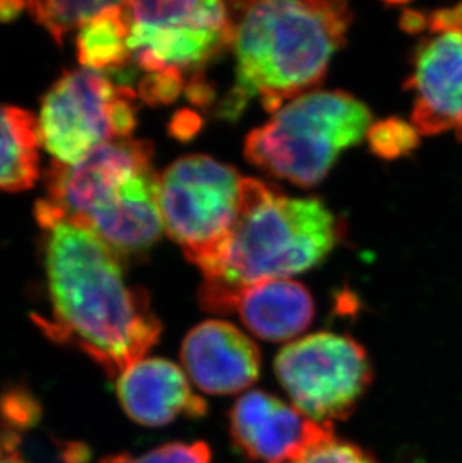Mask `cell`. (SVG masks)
<instances>
[{"mask_svg":"<svg viewBox=\"0 0 462 463\" xmlns=\"http://www.w3.org/2000/svg\"><path fill=\"white\" fill-rule=\"evenodd\" d=\"M370 128V109L349 93H306L249 132L245 156L279 179L313 186L326 177L341 152L362 140Z\"/></svg>","mask_w":462,"mask_h":463,"instance_id":"cell-5","label":"cell"},{"mask_svg":"<svg viewBox=\"0 0 462 463\" xmlns=\"http://www.w3.org/2000/svg\"><path fill=\"white\" fill-rule=\"evenodd\" d=\"M113 2H31L27 9L32 17L44 27L57 44L71 31L88 24L96 15L104 13Z\"/></svg>","mask_w":462,"mask_h":463,"instance_id":"cell-17","label":"cell"},{"mask_svg":"<svg viewBox=\"0 0 462 463\" xmlns=\"http://www.w3.org/2000/svg\"><path fill=\"white\" fill-rule=\"evenodd\" d=\"M50 318L45 336L88 355L111 380L141 362L161 335L148 294L128 287L120 255L92 230L56 221L44 228Z\"/></svg>","mask_w":462,"mask_h":463,"instance_id":"cell-1","label":"cell"},{"mask_svg":"<svg viewBox=\"0 0 462 463\" xmlns=\"http://www.w3.org/2000/svg\"><path fill=\"white\" fill-rule=\"evenodd\" d=\"M40 417V403L26 389L14 387L0 394V437H18Z\"/></svg>","mask_w":462,"mask_h":463,"instance_id":"cell-18","label":"cell"},{"mask_svg":"<svg viewBox=\"0 0 462 463\" xmlns=\"http://www.w3.org/2000/svg\"><path fill=\"white\" fill-rule=\"evenodd\" d=\"M303 463H379L374 456L354 446L351 442L332 441L326 442L313 451Z\"/></svg>","mask_w":462,"mask_h":463,"instance_id":"cell-21","label":"cell"},{"mask_svg":"<svg viewBox=\"0 0 462 463\" xmlns=\"http://www.w3.org/2000/svg\"><path fill=\"white\" fill-rule=\"evenodd\" d=\"M47 193L36 204L41 228L56 221L83 225L119 255L148 250L164 228L148 141L118 138L75 165L53 162Z\"/></svg>","mask_w":462,"mask_h":463,"instance_id":"cell-3","label":"cell"},{"mask_svg":"<svg viewBox=\"0 0 462 463\" xmlns=\"http://www.w3.org/2000/svg\"><path fill=\"white\" fill-rule=\"evenodd\" d=\"M428 24L432 33L462 32V4L454 8L438 9L432 13Z\"/></svg>","mask_w":462,"mask_h":463,"instance_id":"cell-22","label":"cell"},{"mask_svg":"<svg viewBox=\"0 0 462 463\" xmlns=\"http://www.w3.org/2000/svg\"><path fill=\"white\" fill-rule=\"evenodd\" d=\"M128 49L149 74L201 72L233 40V14L212 0L130 2Z\"/></svg>","mask_w":462,"mask_h":463,"instance_id":"cell-8","label":"cell"},{"mask_svg":"<svg viewBox=\"0 0 462 463\" xmlns=\"http://www.w3.org/2000/svg\"><path fill=\"white\" fill-rule=\"evenodd\" d=\"M38 122L17 107L0 105V193H22L40 179Z\"/></svg>","mask_w":462,"mask_h":463,"instance_id":"cell-15","label":"cell"},{"mask_svg":"<svg viewBox=\"0 0 462 463\" xmlns=\"http://www.w3.org/2000/svg\"><path fill=\"white\" fill-rule=\"evenodd\" d=\"M116 390L128 417L150 428L166 426L180 415L198 419L207 411L184 371L166 359L136 363L119 376Z\"/></svg>","mask_w":462,"mask_h":463,"instance_id":"cell-13","label":"cell"},{"mask_svg":"<svg viewBox=\"0 0 462 463\" xmlns=\"http://www.w3.org/2000/svg\"><path fill=\"white\" fill-rule=\"evenodd\" d=\"M236 312L249 332L265 341H288L310 327L314 302L310 291L294 280L274 279L236 289L226 314Z\"/></svg>","mask_w":462,"mask_h":463,"instance_id":"cell-14","label":"cell"},{"mask_svg":"<svg viewBox=\"0 0 462 463\" xmlns=\"http://www.w3.org/2000/svg\"><path fill=\"white\" fill-rule=\"evenodd\" d=\"M406 88L415 95L411 125L418 134L454 131L462 140V32H441L423 41Z\"/></svg>","mask_w":462,"mask_h":463,"instance_id":"cell-11","label":"cell"},{"mask_svg":"<svg viewBox=\"0 0 462 463\" xmlns=\"http://www.w3.org/2000/svg\"><path fill=\"white\" fill-rule=\"evenodd\" d=\"M0 463H27L18 451V437H0Z\"/></svg>","mask_w":462,"mask_h":463,"instance_id":"cell-23","label":"cell"},{"mask_svg":"<svg viewBox=\"0 0 462 463\" xmlns=\"http://www.w3.org/2000/svg\"><path fill=\"white\" fill-rule=\"evenodd\" d=\"M180 357L192 383L205 393L236 394L260 376L262 355L239 328L224 321H205L185 337Z\"/></svg>","mask_w":462,"mask_h":463,"instance_id":"cell-12","label":"cell"},{"mask_svg":"<svg viewBox=\"0 0 462 463\" xmlns=\"http://www.w3.org/2000/svg\"><path fill=\"white\" fill-rule=\"evenodd\" d=\"M341 227L315 198H288L258 180L242 179L239 213L218 271L206 278L201 307L223 314L236 289L308 270L340 241Z\"/></svg>","mask_w":462,"mask_h":463,"instance_id":"cell-4","label":"cell"},{"mask_svg":"<svg viewBox=\"0 0 462 463\" xmlns=\"http://www.w3.org/2000/svg\"><path fill=\"white\" fill-rule=\"evenodd\" d=\"M23 8H27V5L23 2H0V22H13L22 13Z\"/></svg>","mask_w":462,"mask_h":463,"instance_id":"cell-24","label":"cell"},{"mask_svg":"<svg viewBox=\"0 0 462 463\" xmlns=\"http://www.w3.org/2000/svg\"><path fill=\"white\" fill-rule=\"evenodd\" d=\"M275 373L294 407L320 423L353 414L372 381L367 351L335 333L292 342L276 355Z\"/></svg>","mask_w":462,"mask_h":463,"instance_id":"cell-9","label":"cell"},{"mask_svg":"<svg viewBox=\"0 0 462 463\" xmlns=\"http://www.w3.org/2000/svg\"><path fill=\"white\" fill-rule=\"evenodd\" d=\"M371 147L381 157H397L409 155L419 145L418 131L413 125L389 118L372 125L368 131Z\"/></svg>","mask_w":462,"mask_h":463,"instance_id":"cell-19","label":"cell"},{"mask_svg":"<svg viewBox=\"0 0 462 463\" xmlns=\"http://www.w3.org/2000/svg\"><path fill=\"white\" fill-rule=\"evenodd\" d=\"M136 98L101 71L65 72L41 104L40 143L56 162L75 165L101 146L130 137L137 125Z\"/></svg>","mask_w":462,"mask_h":463,"instance_id":"cell-7","label":"cell"},{"mask_svg":"<svg viewBox=\"0 0 462 463\" xmlns=\"http://www.w3.org/2000/svg\"><path fill=\"white\" fill-rule=\"evenodd\" d=\"M235 446L254 463H303L333 438L332 423H320L274 394L254 390L230 411Z\"/></svg>","mask_w":462,"mask_h":463,"instance_id":"cell-10","label":"cell"},{"mask_svg":"<svg viewBox=\"0 0 462 463\" xmlns=\"http://www.w3.org/2000/svg\"><path fill=\"white\" fill-rule=\"evenodd\" d=\"M128 35V4L113 2L109 9L80 29L77 36L80 63L95 71L120 68L131 57Z\"/></svg>","mask_w":462,"mask_h":463,"instance_id":"cell-16","label":"cell"},{"mask_svg":"<svg viewBox=\"0 0 462 463\" xmlns=\"http://www.w3.org/2000/svg\"><path fill=\"white\" fill-rule=\"evenodd\" d=\"M212 453L206 442H170L140 458L123 453L104 458L101 463H210Z\"/></svg>","mask_w":462,"mask_h":463,"instance_id":"cell-20","label":"cell"},{"mask_svg":"<svg viewBox=\"0 0 462 463\" xmlns=\"http://www.w3.org/2000/svg\"><path fill=\"white\" fill-rule=\"evenodd\" d=\"M240 179L231 166L191 155L159 179V209L167 234L206 278L218 271L240 204Z\"/></svg>","mask_w":462,"mask_h":463,"instance_id":"cell-6","label":"cell"},{"mask_svg":"<svg viewBox=\"0 0 462 463\" xmlns=\"http://www.w3.org/2000/svg\"><path fill=\"white\" fill-rule=\"evenodd\" d=\"M233 18L236 86L223 105L235 118L253 99L276 113L319 86L344 44L351 11L344 2H253Z\"/></svg>","mask_w":462,"mask_h":463,"instance_id":"cell-2","label":"cell"}]
</instances>
